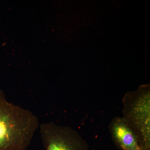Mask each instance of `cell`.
Here are the masks:
<instances>
[{
    "instance_id": "4",
    "label": "cell",
    "mask_w": 150,
    "mask_h": 150,
    "mask_svg": "<svg viewBox=\"0 0 150 150\" xmlns=\"http://www.w3.org/2000/svg\"><path fill=\"white\" fill-rule=\"evenodd\" d=\"M112 141L122 150H144L137 135L122 117L112 119L109 125Z\"/></svg>"
},
{
    "instance_id": "2",
    "label": "cell",
    "mask_w": 150,
    "mask_h": 150,
    "mask_svg": "<svg viewBox=\"0 0 150 150\" xmlns=\"http://www.w3.org/2000/svg\"><path fill=\"white\" fill-rule=\"evenodd\" d=\"M123 118L139 139L144 150H150V90L149 85L126 93L123 100Z\"/></svg>"
},
{
    "instance_id": "3",
    "label": "cell",
    "mask_w": 150,
    "mask_h": 150,
    "mask_svg": "<svg viewBox=\"0 0 150 150\" xmlns=\"http://www.w3.org/2000/svg\"><path fill=\"white\" fill-rule=\"evenodd\" d=\"M40 132L45 150H88L85 140L69 126L48 122L40 125Z\"/></svg>"
},
{
    "instance_id": "1",
    "label": "cell",
    "mask_w": 150,
    "mask_h": 150,
    "mask_svg": "<svg viewBox=\"0 0 150 150\" xmlns=\"http://www.w3.org/2000/svg\"><path fill=\"white\" fill-rule=\"evenodd\" d=\"M39 126L37 116L0 92V150H26Z\"/></svg>"
}]
</instances>
